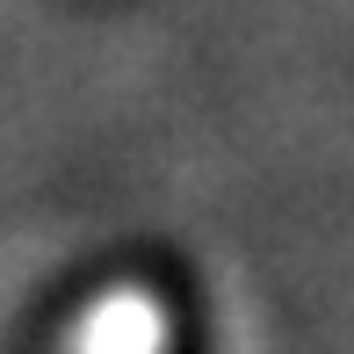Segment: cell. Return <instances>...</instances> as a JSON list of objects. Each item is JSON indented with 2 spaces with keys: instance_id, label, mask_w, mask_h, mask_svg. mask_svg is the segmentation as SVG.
Returning a JSON list of instances; mask_svg holds the SVG:
<instances>
[{
  "instance_id": "6da1fadb",
  "label": "cell",
  "mask_w": 354,
  "mask_h": 354,
  "mask_svg": "<svg viewBox=\"0 0 354 354\" xmlns=\"http://www.w3.org/2000/svg\"><path fill=\"white\" fill-rule=\"evenodd\" d=\"M174 347V311L152 282H109L73 311L58 354H167Z\"/></svg>"
}]
</instances>
